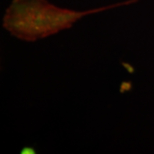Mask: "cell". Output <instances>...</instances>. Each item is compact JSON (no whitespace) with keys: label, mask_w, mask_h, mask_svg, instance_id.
<instances>
[{"label":"cell","mask_w":154,"mask_h":154,"mask_svg":"<svg viewBox=\"0 0 154 154\" xmlns=\"http://www.w3.org/2000/svg\"><path fill=\"white\" fill-rule=\"evenodd\" d=\"M136 1L128 0L87 11H75L57 7L46 0H13L5 11L3 27L18 39L36 41L70 28L86 15Z\"/></svg>","instance_id":"obj_1"}]
</instances>
